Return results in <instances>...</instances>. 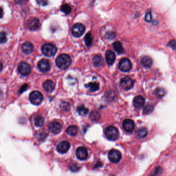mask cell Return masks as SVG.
Instances as JSON below:
<instances>
[{
    "label": "cell",
    "instance_id": "obj_10",
    "mask_svg": "<svg viewBox=\"0 0 176 176\" xmlns=\"http://www.w3.org/2000/svg\"><path fill=\"white\" fill-rule=\"evenodd\" d=\"M27 26L31 31L37 30L40 26V22L37 18H32L28 20Z\"/></svg>",
    "mask_w": 176,
    "mask_h": 176
},
{
    "label": "cell",
    "instance_id": "obj_35",
    "mask_svg": "<svg viewBox=\"0 0 176 176\" xmlns=\"http://www.w3.org/2000/svg\"><path fill=\"white\" fill-rule=\"evenodd\" d=\"M7 40L6 34L4 32H1V43L3 44L6 42Z\"/></svg>",
    "mask_w": 176,
    "mask_h": 176
},
{
    "label": "cell",
    "instance_id": "obj_38",
    "mask_svg": "<svg viewBox=\"0 0 176 176\" xmlns=\"http://www.w3.org/2000/svg\"><path fill=\"white\" fill-rule=\"evenodd\" d=\"M15 1L17 4L22 5L26 3L28 1V0H15Z\"/></svg>",
    "mask_w": 176,
    "mask_h": 176
},
{
    "label": "cell",
    "instance_id": "obj_8",
    "mask_svg": "<svg viewBox=\"0 0 176 176\" xmlns=\"http://www.w3.org/2000/svg\"><path fill=\"white\" fill-rule=\"evenodd\" d=\"M108 159L111 162L117 163L120 161L121 158V154L120 151L116 149H112L108 152Z\"/></svg>",
    "mask_w": 176,
    "mask_h": 176
},
{
    "label": "cell",
    "instance_id": "obj_5",
    "mask_svg": "<svg viewBox=\"0 0 176 176\" xmlns=\"http://www.w3.org/2000/svg\"><path fill=\"white\" fill-rule=\"evenodd\" d=\"M85 31V28L84 25L79 23L74 24V25L72 26L71 30L72 35L76 37H81L84 34Z\"/></svg>",
    "mask_w": 176,
    "mask_h": 176
},
{
    "label": "cell",
    "instance_id": "obj_17",
    "mask_svg": "<svg viewBox=\"0 0 176 176\" xmlns=\"http://www.w3.org/2000/svg\"><path fill=\"white\" fill-rule=\"evenodd\" d=\"M105 58H106V62L109 65H112L114 64V62L116 59V56L114 52L108 50L107 51L105 54Z\"/></svg>",
    "mask_w": 176,
    "mask_h": 176
},
{
    "label": "cell",
    "instance_id": "obj_40",
    "mask_svg": "<svg viewBox=\"0 0 176 176\" xmlns=\"http://www.w3.org/2000/svg\"><path fill=\"white\" fill-rule=\"evenodd\" d=\"M71 169L72 170V171H76V170H78L79 169V167L78 166H76V165H73L72 166H71Z\"/></svg>",
    "mask_w": 176,
    "mask_h": 176
},
{
    "label": "cell",
    "instance_id": "obj_36",
    "mask_svg": "<svg viewBox=\"0 0 176 176\" xmlns=\"http://www.w3.org/2000/svg\"><path fill=\"white\" fill-rule=\"evenodd\" d=\"M37 2L40 5L45 6L48 4V0H37Z\"/></svg>",
    "mask_w": 176,
    "mask_h": 176
},
{
    "label": "cell",
    "instance_id": "obj_32",
    "mask_svg": "<svg viewBox=\"0 0 176 176\" xmlns=\"http://www.w3.org/2000/svg\"><path fill=\"white\" fill-rule=\"evenodd\" d=\"M153 110V106L151 104H147L144 108V114H148L152 112Z\"/></svg>",
    "mask_w": 176,
    "mask_h": 176
},
{
    "label": "cell",
    "instance_id": "obj_30",
    "mask_svg": "<svg viewBox=\"0 0 176 176\" xmlns=\"http://www.w3.org/2000/svg\"><path fill=\"white\" fill-rule=\"evenodd\" d=\"M89 117L92 120L94 121H98L100 118V115L98 112L93 111L90 113Z\"/></svg>",
    "mask_w": 176,
    "mask_h": 176
},
{
    "label": "cell",
    "instance_id": "obj_27",
    "mask_svg": "<svg viewBox=\"0 0 176 176\" xmlns=\"http://www.w3.org/2000/svg\"><path fill=\"white\" fill-rule=\"evenodd\" d=\"M44 118H42L41 116H36L34 119V123H35V125L36 127H40L42 126L44 124Z\"/></svg>",
    "mask_w": 176,
    "mask_h": 176
},
{
    "label": "cell",
    "instance_id": "obj_4",
    "mask_svg": "<svg viewBox=\"0 0 176 176\" xmlns=\"http://www.w3.org/2000/svg\"><path fill=\"white\" fill-rule=\"evenodd\" d=\"M30 100L33 104L38 105L42 102L43 96L42 94L39 91H34L30 95Z\"/></svg>",
    "mask_w": 176,
    "mask_h": 176
},
{
    "label": "cell",
    "instance_id": "obj_7",
    "mask_svg": "<svg viewBox=\"0 0 176 176\" xmlns=\"http://www.w3.org/2000/svg\"><path fill=\"white\" fill-rule=\"evenodd\" d=\"M118 67L122 72H129L131 69L132 64L129 59L124 58L120 60Z\"/></svg>",
    "mask_w": 176,
    "mask_h": 176
},
{
    "label": "cell",
    "instance_id": "obj_23",
    "mask_svg": "<svg viewBox=\"0 0 176 176\" xmlns=\"http://www.w3.org/2000/svg\"><path fill=\"white\" fill-rule=\"evenodd\" d=\"M85 87L89 88V90L92 92L97 91L99 88V84L97 82H90L88 84L85 85Z\"/></svg>",
    "mask_w": 176,
    "mask_h": 176
},
{
    "label": "cell",
    "instance_id": "obj_6",
    "mask_svg": "<svg viewBox=\"0 0 176 176\" xmlns=\"http://www.w3.org/2000/svg\"><path fill=\"white\" fill-rule=\"evenodd\" d=\"M121 87L125 90H130L133 87L134 81L129 76H126L120 80Z\"/></svg>",
    "mask_w": 176,
    "mask_h": 176
},
{
    "label": "cell",
    "instance_id": "obj_3",
    "mask_svg": "<svg viewBox=\"0 0 176 176\" xmlns=\"http://www.w3.org/2000/svg\"><path fill=\"white\" fill-rule=\"evenodd\" d=\"M41 52L42 54L47 57L54 56L57 52V48L53 44H47L42 47Z\"/></svg>",
    "mask_w": 176,
    "mask_h": 176
},
{
    "label": "cell",
    "instance_id": "obj_16",
    "mask_svg": "<svg viewBox=\"0 0 176 176\" xmlns=\"http://www.w3.org/2000/svg\"><path fill=\"white\" fill-rule=\"evenodd\" d=\"M133 104L135 108H140L145 104V99L142 96H136L134 98Z\"/></svg>",
    "mask_w": 176,
    "mask_h": 176
},
{
    "label": "cell",
    "instance_id": "obj_34",
    "mask_svg": "<svg viewBox=\"0 0 176 176\" xmlns=\"http://www.w3.org/2000/svg\"><path fill=\"white\" fill-rule=\"evenodd\" d=\"M167 46L168 47L172 48L173 50H175V49L176 48V40H172L170 41V42L168 43Z\"/></svg>",
    "mask_w": 176,
    "mask_h": 176
},
{
    "label": "cell",
    "instance_id": "obj_1",
    "mask_svg": "<svg viewBox=\"0 0 176 176\" xmlns=\"http://www.w3.org/2000/svg\"><path fill=\"white\" fill-rule=\"evenodd\" d=\"M71 63V59L67 54H60L57 57L56 64L58 68L61 69H66L68 68Z\"/></svg>",
    "mask_w": 176,
    "mask_h": 176
},
{
    "label": "cell",
    "instance_id": "obj_39",
    "mask_svg": "<svg viewBox=\"0 0 176 176\" xmlns=\"http://www.w3.org/2000/svg\"><path fill=\"white\" fill-rule=\"evenodd\" d=\"M26 88H27V84H24V85H23V86H22V87L20 88V93H22V92H23L24 90H26Z\"/></svg>",
    "mask_w": 176,
    "mask_h": 176
},
{
    "label": "cell",
    "instance_id": "obj_24",
    "mask_svg": "<svg viewBox=\"0 0 176 176\" xmlns=\"http://www.w3.org/2000/svg\"><path fill=\"white\" fill-rule=\"evenodd\" d=\"M92 35L90 32L86 34V36L84 37V42L87 46L89 47L92 44Z\"/></svg>",
    "mask_w": 176,
    "mask_h": 176
},
{
    "label": "cell",
    "instance_id": "obj_26",
    "mask_svg": "<svg viewBox=\"0 0 176 176\" xmlns=\"http://www.w3.org/2000/svg\"><path fill=\"white\" fill-rule=\"evenodd\" d=\"M137 134L139 138H144L147 135L148 131L145 128H140L137 131Z\"/></svg>",
    "mask_w": 176,
    "mask_h": 176
},
{
    "label": "cell",
    "instance_id": "obj_25",
    "mask_svg": "<svg viewBox=\"0 0 176 176\" xmlns=\"http://www.w3.org/2000/svg\"><path fill=\"white\" fill-rule=\"evenodd\" d=\"M67 134L71 136H75L78 132V129L75 126H70L66 130Z\"/></svg>",
    "mask_w": 176,
    "mask_h": 176
},
{
    "label": "cell",
    "instance_id": "obj_14",
    "mask_svg": "<svg viewBox=\"0 0 176 176\" xmlns=\"http://www.w3.org/2000/svg\"><path fill=\"white\" fill-rule=\"evenodd\" d=\"M70 147L69 143L64 140L60 142L57 146V150L58 152L61 153H65L68 151Z\"/></svg>",
    "mask_w": 176,
    "mask_h": 176
},
{
    "label": "cell",
    "instance_id": "obj_2",
    "mask_svg": "<svg viewBox=\"0 0 176 176\" xmlns=\"http://www.w3.org/2000/svg\"><path fill=\"white\" fill-rule=\"evenodd\" d=\"M105 134L109 140H117L119 138V133L118 129L114 126H109L105 130Z\"/></svg>",
    "mask_w": 176,
    "mask_h": 176
},
{
    "label": "cell",
    "instance_id": "obj_19",
    "mask_svg": "<svg viewBox=\"0 0 176 176\" xmlns=\"http://www.w3.org/2000/svg\"><path fill=\"white\" fill-rule=\"evenodd\" d=\"M43 87L44 90H46L47 92H51L54 89L55 85L51 80H47L43 84Z\"/></svg>",
    "mask_w": 176,
    "mask_h": 176
},
{
    "label": "cell",
    "instance_id": "obj_33",
    "mask_svg": "<svg viewBox=\"0 0 176 176\" xmlns=\"http://www.w3.org/2000/svg\"><path fill=\"white\" fill-rule=\"evenodd\" d=\"M145 19L147 22H150L151 21V20H152V15H151V13L150 12H146Z\"/></svg>",
    "mask_w": 176,
    "mask_h": 176
},
{
    "label": "cell",
    "instance_id": "obj_13",
    "mask_svg": "<svg viewBox=\"0 0 176 176\" xmlns=\"http://www.w3.org/2000/svg\"><path fill=\"white\" fill-rule=\"evenodd\" d=\"M122 126L124 130L128 133H131L133 132L135 127L134 121L129 119H125L123 122Z\"/></svg>",
    "mask_w": 176,
    "mask_h": 176
},
{
    "label": "cell",
    "instance_id": "obj_9",
    "mask_svg": "<svg viewBox=\"0 0 176 176\" xmlns=\"http://www.w3.org/2000/svg\"><path fill=\"white\" fill-rule=\"evenodd\" d=\"M18 70L23 76H27L30 73L31 68L29 64L25 62H22L19 65Z\"/></svg>",
    "mask_w": 176,
    "mask_h": 176
},
{
    "label": "cell",
    "instance_id": "obj_37",
    "mask_svg": "<svg viewBox=\"0 0 176 176\" xmlns=\"http://www.w3.org/2000/svg\"><path fill=\"white\" fill-rule=\"evenodd\" d=\"M106 36L107 37L108 39H113L115 36V34L113 32H110V33H108L106 34Z\"/></svg>",
    "mask_w": 176,
    "mask_h": 176
},
{
    "label": "cell",
    "instance_id": "obj_29",
    "mask_svg": "<svg viewBox=\"0 0 176 176\" xmlns=\"http://www.w3.org/2000/svg\"><path fill=\"white\" fill-rule=\"evenodd\" d=\"M60 10L65 14L68 15L71 12V8L68 4H64L61 7Z\"/></svg>",
    "mask_w": 176,
    "mask_h": 176
},
{
    "label": "cell",
    "instance_id": "obj_28",
    "mask_svg": "<svg viewBox=\"0 0 176 176\" xmlns=\"http://www.w3.org/2000/svg\"><path fill=\"white\" fill-rule=\"evenodd\" d=\"M77 111L80 115H85L88 112V109L84 105H80L77 108Z\"/></svg>",
    "mask_w": 176,
    "mask_h": 176
},
{
    "label": "cell",
    "instance_id": "obj_31",
    "mask_svg": "<svg viewBox=\"0 0 176 176\" xmlns=\"http://www.w3.org/2000/svg\"><path fill=\"white\" fill-rule=\"evenodd\" d=\"M155 94L156 95V96L158 97H162L163 96H164L165 94V92L164 90V89L162 88H157Z\"/></svg>",
    "mask_w": 176,
    "mask_h": 176
},
{
    "label": "cell",
    "instance_id": "obj_15",
    "mask_svg": "<svg viewBox=\"0 0 176 176\" xmlns=\"http://www.w3.org/2000/svg\"><path fill=\"white\" fill-rule=\"evenodd\" d=\"M49 130L52 133L54 134H57L60 133L62 127L60 123L57 122H52L49 127Z\"/></svg>",
    "mask_w": 176,
    "mask_h": 176
},
{
    "label": "cell",
    "instance_id": "obj_21",
    "mask_svg": "<svg viewBox=\"0 0 176 176\" xmlns=\"http://www.w3.org/2000/svg\"><path fill=\"white\" fill-rule=\"evenodd\" d=\"M113 48L114 50L118 54H122L124 52V49L122 47V44L119 41L114 42L113 44Z\"/></svg>",
    "mask_w": 176,
    "mask_h": 176
},
{
    "label": "cell",
    "instance_id": "obj_20",
    "mask_svg": "<svg viewBox=\"0 0 176 176\" xmlns=\"http://www.w3.org/2000/svg\"><path fill=\"white\" fill-rule=\"evenodd\" d=\"M141 63L146 68H150V67L152 66L153 61L150 57L144 56V57L142 59Z\"/></svg>",
    "mask_w": 176,
    "mask_h": 176
},
{
    "label": "cell",
    "instance_id": "obj_18",
    "mask_svg": "<svg viewBox=\"0 0 176 176\" xmlns=\"http://www.w3.org/2000/svg\"><path fill=\"white\" fill-rule=\"evenodd\" d=\"M22 50L23 52L26 54H30L34 50V46L32 43L26 42L22 46Z\"/></svg>",
    "mask_w": 176,
    "mask_h": 176
},
{
    "label": "cell",
    "instance_id": "obj_22",
    "mask_svg": "<svg viewBox=\"0 0 176 176\" xmlns=\"http://www.w3.org/2000/svg\"><path fill=\"white\" fill-rule=\"evenodd\" d=\"M92 62H93V64L95 66L98 67L102 66L103 65V60L102 56L99 55H97L93 58Z\"/></svg>",
    "mask_w": 176,
    "mask_h": 176
},
{
    "label": "cell",
    "instance_id": "obj_12",
    "mask_svg": "<svg viewBox=\"0 0 176 176\" xmlns=\"http://www.w3.org/2000/svg\"><path fill=\"white\" fill-rule=\"evenodd\" d=\"M77 158L80 160H85L88 157V152L86 148L83 147H79L76 150Z\"/></svg>",
    "mask_w": 176,
    "mask_h": 176
},
{
    "label": "cell",
    "instance_id": "obj_11",
    "mask_svg": "<svg viewBox=\"0 0 176 176\" xmlns=\"http://www.w3.org/2000/svg\"><path fill=\"white\" fill-rule=\"evenodd\" d=\"M38 69L42 72H46L50 70V64L46 59H42L38 63Z\"/></svg>",
    "mask_w": 176,
    "mask_h": 176
}]
</instances>
